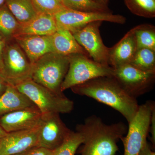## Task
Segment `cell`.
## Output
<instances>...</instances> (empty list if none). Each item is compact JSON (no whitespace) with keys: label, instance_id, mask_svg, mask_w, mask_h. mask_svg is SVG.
<instances>
[{"label":"cell","instance_id":"30","mask_svg":"<svg viewBox=\"0 0 155 155\" xmlns=\"http://www.w3.org/2000/svg\"><path fill=\"white\" fill-rule=\"evenodd\" d=\"M8 84L3 77L0 69V96L5 92L8 86Z\"/></svg>","mask_w":155,"mask_h":155},{"label":"cell","instance_id":"28","mask_svg":"<svg viewBox=\"0 0 155 155\" xmlns=\"http://www.w3.org/2000/svg\"><path fill=\"white\" fill-rule=\"evenodd\" d=\"M149 133H150V140L153 147L155 148V107L153 109L151 118Z\"/></svg>","mask_w":155,"mask_h":155},{"label":"cell","instance_id":"35","mask_svg":"<svg viewBox=\"0 0 155 155\" xmlns=\"http://www.w3.org/2000/svg\"><path fill=\"white\" fill-rule=\"evenodd\" d=\"M27 152H26L21 153L13 155H26V153H27Z\"/></svg>","mask_w":155,"mask_h":155},{"label":"cell","instance_id":"25","mask_svg":"<svg viewBox=\"0 0 155 155\" xmlns=\"http://www.w3.org/2000/svg\"><path fill=\"white\" fill-rule=\"evenodd\" d=\"M83 142V138L81 134L72 130L64 143L53 150L52 155H74Z\"/></svg>","mask_w":155,"mask_h":155},{"label":"cell","instance_id":"32","mask_svg":"<svg viewBox=\"0 0 155 155\" xmlns=\"http://www.w3.org/2000/svg\"><path fill=\"white\" fill-rule=\"evenodd\" d=\"M94 1L97 2L105 5L108 6V3L109 0H94Z\"/></svg>","mask_w":155,"mask_h":155},{"label":"cell","instance_id":"23","mask_svg":"<svg viewBox=\"0 0 155 155\" xmlns=\"http://www.w3.org/2000/svg\"><path fill=\"white\" fill-rule=\"evenodd\" d=\"M129 64L145 72H155V51L137 49Z\"/></svg>","mask_w":155,"mask_h":155},{"label":"cell","instance_id":"14","mask_svg":"<svg viewBox=\"0 0 155 155\" xmlns=\"http://www.w3.org/2000/svg\"><path fill=\"white\" fill-rule=\"evenodd\" d=\"M14 40L32 64L46 54L54 52L50 36L19 35Z\"/></svg>","mask_w":155,"mask_h":155},{"label":"cell","instance_id":"8","mask_svg":"<svg viewBox=\"0 0 155 155\" xmlns=\"http://www.w3.org/2000/svg\"><path fill=\"white\" fill-rule=\"evenodd\" d=\"M58 28L69 31L72 34L91 22L107 21L125 24L126 18L113 13L84 12L65 8L54 15Z\"/></svg>","mask_w":155,"mask_h":155},{"label":"cell","instance_id":"9","mask_svg":"<svg viewBox=\"0 0 155 155\" xmlns=\"http://www.w3.org/2000/svg\"><path fill=\"white\" fill-rule=\"evenodd\" d=\"M113 77L131 96L137 98L153 87L155 72H145L130 64L114 69Z\"/></svg>","mask_w":155,"mask_h":155},{"label":"cell","instance_id":"2","mask_svg":"<svg viewBox=\"0 0 155 155\" xmlns=\"http://www.w3.org/2000/svg\"><path fill=\"white\" fill-rule=\"evenodd\" d=\"M75 94L91 98L122 114L128 123L135 116L139 105L113 76L94 78L71 88Z\"/></svg>","mask_w":155,"mask_h":155},{"label":"cell","instance_id":"29","mask_svg":"<svg viewBox=\"0 0 155 155\" xmlns=\"http://www.w3.org/2000/svg\"><path fill=\"white\" fill-rule=\"evenodd\" d=\"M136 155H155V153L152 150L150 146L147 142Z\"/></svg>","mask_w":155,"mask_h":155},{"label":"cell","instance_id":"21","mask_svg":"<svg viewBox=\"0 0 155 155\" xmlns=\"http://www.w3.org/2000/svg\"><path fill=\"white\" fill-rule=\"evenodd\" d=\"M133 28L137 49L148 48L155 51V27L150 24H141Z\"/></svg>","mask_w":155,"mask_h":155},{"label":"cell","instance_id":"11","mask_svg":"<svg viewBox=\"0 0 155 155\" xmlns=\"http://www.w3.org/2000/svg\"><path fill=\"white\" fill-rule=\"evenodd\" d=\"M102 22H91L72 35L90 58L97 63L110 66L108 64L109 48L104 44L100 34V27Z\"/></svg>","mask_w":155,"mask_h":155},{"label":"cell","instance_id":"16","mask_svg":"<svg viewBox=\"0 0 155 155\" xmlns=\"http://www.w3.org/2000/svg\"><path fill=\"white\" fill-rule=\"evenodd\" d=\"M58 28L54 15L39 14L29 22L21 24L16 36L19 35L50 36L54 33Z\"/></svg>","mask_w":155,"mask_h":155},{"label":"cell","instance_id":"7","mask_svg":"<svg viewBox=\"0 0 155 155\" xmlns=\"http://www.w3.org/2000/svg\"><path fill=\"white\" fill-rule=\"evenodd\" d=\"M32 64L17 43L5 45L1 70L7 83L16 87L31 79Z\"/></svg>","mask_w":155,"mask_h":155},{"label":"cell","instance_id":"13","mask_svg":"<svg viewBox=\"0 0 155 155\" xmlns=\"http://www.w3.org/2000/svg\"><path fill=\"white\" fill-rule=\"evenodd\" d=\"M38 128L7 133L0 138V155H13L26 152L38 147Z\"/></svg>","mask_w":155,"mask_h":155},{"label":"cell","instance_id":"18","mask_svg":"<svg viewBox=\"0 0 155 155\" xmlns=\"http://www.w3.org/2000/svg\"><path fill=\"white\" fill-rule=\"evenodd\" d=\"M35 105L16 87L8 84L5 91L0 96V117L6 114Z\"/></svg>","mask_w":155,"mask_h":155},{"label":"cell","instance_id":"1","mask_svg":"<svg viewBox=\"0 0 155 155\" xmlns=\"http://www.w3.org/2000/svg\"><path fill=\"white\" fill-rule=\"evenodd\" d=\"M127 128L122 122L108 125L96 115L89 116L76 126V131L83 138L79 153L81 155H116L119 150L117 142L126 135Z\"/></svg>","mask_w":155,"mask_h":155},{"label":"cell","instance_id":"33","mask_svg":"<svg viewBox=\"0 0 155 155\" xmlns=\"http://www.w3.org/2000/svg\"><path fill=\"white\" fill-rule=\"evenodd\" d=\"M7 134V132H6L4 130V129L0 126V138L5 136Z\"/></svg>","mask_w":155,"mask_h":155},{"label":"cell","instance_id":"27","mask_svg":"<svg viewBox=\"0 0 155 155\" xmlns=\"http://www.w3.org/2000/svg\"><path fill=\"white\" fill-rule=\"evenodd\" d=\"M53 150L42 147H36L27 152L26 155H52Z\"/></svg>","mask_w":155,"mask_h":155},{"label":"cell","instance_id":"6","mask_svg":"<svg viewBox=\"0 0 155 155\" xmlns=\"http://www.w3.org/2000/svg\"><path fill=\"white\" fill-rule=\"evenodd\" d=\"M155 107V102L150 100L139 105L128 123L126 135L121 139L124 147L123 155H136L147 143L152 113Z\"/></svg>","mask_w":155,"mask_h":155},{"label":"cell","instance_id":"17","mask_svg":"<svg viewBox=\"0 0 155 155\" xmlns=\"http://www.w3.org/2000/svg\"><path fill=\"white\" fill-rule=\"evenodd\" d=\"M50 36L54 52L64 56L83 54L89 57L87 52L77 42L69 31L58 28L57 31Z\"/></svg>","mask_w":155,"mask_h":155},{"label":"cell","instance_id":"31","mask_svg":"<svg viewBox=\"0 0 155 155\" xmlns=\"http://www.w3.org/2000/svg\"><path fill=\"white\" fill-rule=\"evenodd\" d=\"M5 42L4 41L2 38L0 36V69L2 68V54L3 50H4V48H5Z\"/></svg>","mask_w":155,"mask_h":155},{"label":"cell","instance_id":"3","mask_svg":"<svg viewBox=\"0 0 155 155\" xmlns=\"http://www.w3.org/2000/svg\"><path fill=\"white\" fill-rule=\"evenodd\" d=\"M69 67L68 56L55 52L46 54L32 64L31 79L59 94Z\"/></svg>","mask_w":155,"mask_h":155},{"label":"cell","instance_id":"19","mask_svg":"<svg viewBox=\"0 0 155 155\" xmlns=\"http://www.w3.org/2000/svg\"><path fill=\"white\" fill-rule=\"evenodd\" d=\"M5 4L21 24L29 22L38 14L31 0H6Z\"/></svg>","mask_w":155,"mask_h":155},{"label":"cell","instance_id":"20","mask_svg":"<svg viewBox=\"0 0 155 155\" xmlns=\"http://www.w3.org/2000/svg\"><path fill=\"white\" fill-rule=\"evenodd\" d=\"M21 24L5 4L0 7V34L3 38L10 40L17 35Z\"/></svg>","mask_w":155,"mask_h":155},{"label":"cell","instance_id":"5","mask_svg":"<svg viewBox=\"0 0 155 155\" xmlns=\"http://www.w3.org/2000/svg\"><path fill=\"white\" fill-rule=\"evenodd\" d=\"M68 57L69 69L61 85L63 92L94 78L114 75L113 67L97 63L86 55L73 54Z\"/></svg>","mask_w":155,"mask_h":155},{"label":"cell","instance_id":"12","mask_svg":"<svg viewBox=\"0 0 155 155\" xmlns=\"http://www.w3.org/2000/svg\"><path fill=\"white\" fill-rule=\"evenodd\" d=\"M42 116L36 106L21 109L0 117V126L7 133L37 128Z\"/></svg>","mask_w":155,"mask_h":155},{"label":"cell","instance_id":"26","mask_svg":"<svg viewBox=\"0 0 155 155\" xmlns=\"http://www.w3.org/2000/svg\"><path fill=\"white\" fill-rule=\"evenodd\" d=\"M38 14L54 15L67 8L62 0H31Z\"/></svg>","mask_w":155,"mask_h":155},{"label":"cell","instance_id":"10","mask_svg":"<svg viewBox=\"0 0 155 155\" xmlns=\"http://www.w3.org/2000/svg\"><path fill=\"white\" fill-rule=\"evenodd\" d=\"M71 131L63 122L60 114H42L38 127V147L54 150L64 143Z\"/></svg>","mask_w":155,"mask_h":155},{"label":"cell","instance_id":"24","mask_svg":"<svg viewBox=\"0 0 155 155\" xmlns=\"http://www.w3.org/2000/svg\"><path fill=\"white\" fill-rule=\"evenodd\" d=\"M125 5L134 15L148 18L155 17V0H124Z\"/></svg>","mask_w":155,"mask_h":155},{"label":"cell","instance_id":"4","mask_svg":"<svg viewBox=\"0 0 155 155\" xmlns=\"http://www.w3.org/2000/svg\"><path fill=\"white\" fill-rule=\"evenodd\" d=\"M16 87L28 97L42 114H69L74 109L73 101L64 94H58L31 79L25 81Z\"/></svg>","mask_w":155,"mask_h":155},{"label":"cell","instance_id":"15","mask_svg":"<svg viewBox=\"0 0 155 155\" xmlns=\"http://www.w3.org/2000/svg\"><path fill=\"white\" fill-rule=\"evenodd\" d=\"M137 49L133 28L113 47L109 48L108 64L114 69L129 64Z\"/></svg>","mask_w":155,"mask_h":155},{"label":"cell","instance_id":"22","mask_svg":"<svg viewBox=\"0 0 155 155\" xmlns=\"http://www.w3.org/2000/svg\"><path fill=\"white\" fill-rule=\"evenodd\" d=\"M67 8L84 12L113 13L107 5L94 0H62Z\"/></svg>","mask_w":155,"mask_h":155},{"label":"cell","instance_id":"34","mask_svg":"<svg viewBox=\"0 0 155 155\" xmlns=\"http://www.w3.org/2000/svg\"><path fill=\"white\" fill-rule=\"evenodd\" d=\"M6 0H0V7L5 5Z\"/></svg>","mask_w":155,"mask_h":155}]
</instances>
